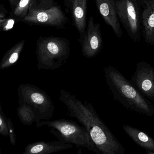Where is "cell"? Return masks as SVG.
<instances>
[{"label":"cell","instance_id":"cell-5","mask_svg":"<svg viewBox=\"0 0 154 154\" xmlns=\"http://www.w3.org/2000/svg\"><path fill=\"white\" fill-rule=\"evenodd\" d=\"M17 91L19 102L31 106L40 120H49L52 118L55 107L51 98L45 91L30 84L20 85Z\"/></svg>","mask_w":154,"mask_h":154},{"label":"cell","instance_id":"cell-19","mask_svg":"<svg viewBox=\"0 0 154 154\" xmlns=\"http://www.w3.org/2000/svg\"><path fill=\"white\" fill-rule=\"evenodd\" d=\"M16 20L10 17L0 19V30L1 31H8L13 28L16 23Z\"/></svg>","mask_w":154,"mask_h":154},{"label":"cell","instance_id":"cell-18","mask_svg":"<svg viewBox=\"0 0 154 154\" xmlns=\"http://www.w3.org/2000/svg\"><path fill=\"white\" fill-rule=\"evenodd\" d=\"M0 134L5 137L9 136L7 117L3 112L1 104H0Z\"/></svg>","mask_w":154,"mask_h":154},{"label":"cell","instance_id":"cell-1","mask_svg":"<svg viewBox=\"0 0 154 154\" xmlns=\"http://www.w3.org/2000/svg\"><path fill=\"white\" fill-rule=\"evenodd\" d=\"M59 100L67 108L68 115L87 131L100 154H125V148L100 119L91 103L82 102L64 89L60 91Z\"/></svg>","mask_w":154,"mask_h":154},{"label":"cell","instance_id":"cell-11","mask_svg":"<svg viewBox=\"0 0 154 154\" xmlns=\"http://www.w3.org/2000/svg\"><path fill=\"white\" fill-rule=\"evenodd\" d=\"M141 10V34L148 45H154V0H138Z\"/></svg>","mask_w":154,"mask_h":154},{"label":"cell","instance_id":"cell-22","mask_svg":"<svg viewBox=\"0 0 154 154\" xmlns=\"http://www.w3.org/2000/svg\"><path fill=\"white\" fill-rule=\"evenodd\" d=\"M20 1V0H9L11 7L12 9L17 6V4Z\"/></svg>","mask_w":154,"mask_h":154},{"label":"cell","instance_id":"cell-15","mask_svg":"<svg viewBox=\"0 0 154 154\" xmlns=\"http://www.w3.org/2000/svg\"><path fill=\"white\" fill-rule=\"evenodd\" d=\"M26 42L25 39L21 40L5 54L0 63V69H7L16 64L24 48Z\"/></svg>","mask_w":154,"mask_h":154},{"label":"cell","instance_id":"cell-6","mask_svg":"<svg viewBox=\"0 0 154 154\" xmlns=\"http://www.w3.org/2000/svg\"><path fill=\"white\" fill-rule=\"evenodd\" d=\"M120 22L128 35L134 42L141 39V19L140 5L138 0H115Z\"/></svg>","mask_w":154,"mask_h":154},{"label":"cell","instance_id":"cell-16","mask_svg":"<svg viewBox=\"0 0 154 154\" xmlns=\"http://www.w3.org/2000/svg\"><path fill=\"white\" fill-rule=\"evenodd\" d=\"M17 113L20 120L25 125H32L35 122L36 125L40 122L34 110L27 103L19 102Z\"/></svg>","mask_w":154,"mask_h":154},{"label":"cell","instance_id":"cell-17","mask_svg":"<svg viewBox=\"0 0 154 154\" xmlns=\"http://www.w3.org/2000/svg\"><path fill=\"white\" fill-rule=\"evenodd\" d=\"M31 0H20L17 6L9 12L10 17L16 22H22L27 16L30 9Z\"/></svg>","mask_w":154,"mask_h":154},{"label":"cell","instance_id":"cell-9","mask_svg":"<svg viewBox=\"0 0 154 154\" xmlns=\"http://www.w3.org/2000/svg\"><path fill=\"white\" fill-rule=\"evenodd\" d=\"M81 45L83 55L87 58L96 56L102 48L103 39L100 25L94 22L93 17L89 18L85 35Z\"/></svg>","mask_w":154,"mask_h":154},{"label":"cell","instance_id":"cell-3","mask_svg":"<svg viewBox=\"0 0 154 154\" xmlns=\"http://www.w3.org/2000/svg\"><path fill=\"white\" fill-rule=\"evenodd\" d=\"M70 50V43L66 38L39 37L36 49L38 69L53 71L60 68L69 58Z\"/></svg>","mask_w":154,"mask_h":154},{"label":"cell","instance_id":"cell-10","mask_svg":"<svg viewBox=\"0 0 154 154\" xmlns=\"http://www.w3.org/2000/svg\"><path fill=\"white\" fill-rule=\"evenodd\" d=\"M88 0H64V5L71 13L73 23L79 35L81 44L85 35L87 27L86 18Z\"/></svg>","mask_w":154,"mask_h":154},{"label":"cell","instance_id":"cell-7","mask_svg":"<svg viewBox=\"0 0 154 154\" xmlns=\"http://www.w3.org/2000/svg\"><path fill=\"white\" fill-rule=\"evenodd\" d=\"M69 21L61 7L55 5L45 9H30L22 22L32 25H41L65 29Z\"/></svg>","mask_w":154,"mask_h":154},{"label":"cell","instance_id":"cell-8","mask_svg":"<svg viewBox=\"0 0 154 154\" xmlns=\"http://www.w3.org/2000/svg\"><path fill=\"white\" fill-rule=\"evenodd\" d=\"M131 82L148 100L154 101V68L146 62H140L131 78Z\"/></svg>","mask_w":154,"mask_h":154},{"label":"cell","instance_id":"cell-13","mask_svg":"<svg viewBox=\"0 0 154 154\" xmlns=\"http://www.w3.org/2000/svg\"><path fill=\"white\" fill-rule=\"evenodd\" d=\"M72 145L59 141H37L28 144L23 154H48L72 148Z\"/></svg>","mask_w":154,"mask_h":154},{"label":"cell","instance_id":"cell-20","mask_svg":"<svg viewBox=\"0 0 154 154\" xmlns=\"http://www.w3.org/2000/svg\"><path fill=\"white\" fill-rule=\"evenodd\" d=\"M8 126V134L10 141L11 145L15 146L16 144V135L15 128L11 119L7 117Z\"/></svg>","mask_w":154,"mask_h":154},{"label":"cell","instance_id":"cell-23","mask_svg":"<svg viewBox=\"0 0 154 154\" xmlns=\"http://www.w3.org/2000/svg\"><path fill=\"white\" fill-rule=\"evenodd\" d=\"M38 0H31V4H30V9L35 8L37 4Z\"/></svg>","mask_w":154,"mask_h":154},{"label":"cell","instance_id":"cell-12","mask_svg":"<svg viewBox=\"0 0 154 154\" xmlns=\"http://www.w3.org/2000/svg\"><path fill=\"white\" fill-rule=\"evenodd\" d=\"M94 2L106 24L112 28L116 36L121 37L122 31L116 11L115 0H94Z\"/></svg>","mask_w":154,"mask_h":154},{"label":"cell","instance_id":"cell-14","mask_svg":"<svg viewBox=\"0 0 154 154\" xmlns=\"http://www.w3.org/2000/svg\"><path fill=\"white\" fill-rule=\"evenodd\" d=\"M123 130L137 145L145 149L148 154H154V140L147 133L129 125L123 126Z\"/></svg>","mask_w":154,"mask_h":154},{"label":"cell","instance_id":"cell-21","mask_svg":"<svg viewBox=\"0 0 154 154\" xmlns=\"http://www.w3.org/2000/svg\"><path fill=\"white\" fill-rule=\"evenodd\" d=\"M54 1L55 0H38L37 4L35 8L38 9L49 8L55 5Z\"/></svg>","mask_w":154,"mask_h":154},{"label":"cell","instance_id":"cell-4","mask_svg":"<svg viewBox=\"0 0 154 154\" xmlns=\"http://www.w3.org/2000/svg\"><path fill=\"white\" fill-rule=\"evenodd\" d=\"M46 126L51 128L50 132L61 141L82 147L97 154H100L90 134L82 126L71 120L60 119L40 121L38 128Z\"/></svg>","mask_w":154,"mask_h":154},{"label":"cell","instance_id":"cell-2","mask_svg":"<svg viewBox=\"0 0 154 154\" xmlns=\"http://www.w3.org/2000/svg\"><path fill=\"white\" fill-rule=\"evenodd\" d=\"M106 83L113 99L127 109L152 117L154 105L144 96L131 82L116 68L109 66L104 69Z\"/></svg>","mask_w":154,"mask_h":154}]
</instances>
